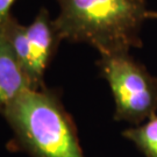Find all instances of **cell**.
<instances>
[{"mask_svg":"<svg viewBox=\"0 0 157 157\" xmlns=\"http://www.w3.org/2000/svg\"><path fill=\"white\" fill-rule=\"evenodd\" d=\"M54 23L62 41L86 43L100 56L130 54L142 47L141 32L155 11L147 0H56Z\"/></svg>","mask_w":157,"mask_h":157,"instance_id":"1","label":"cell"},{"mask_svg":"<svg viewBox=\"0 0 157 157\" xmlns=\"http://www.w3.org/2000/svg\"><path fill=\"white\" fill-rule=\"evenodd\" d=\"M1 114L30 157H85L72 118L52 90L25 91Z\"/></svg>","mask_w":157,"mask_h":157,"instance_id":"2","label":"cell"},{"mask_svg":"<svg viewBox=\"0 0 157 157\" xmlns=\"http://www.w3.org/2000/svg\"><path fill=\"white\" fill-rule=\"evenodd\" d=\"M112 92L114 119L132 126L146 122L157 113V77L130 54L100 56L97 62Z\"/></svg>","mask_w":157,"mask_h":157,"instance_id":"3","label":"cell"},{"mask_svg":"<svg viewBox=\"0 0 157 157\" xmlns=\"http://www.w3.org/2000/svg\"><path fill=\"white\" fill-rule=\"evenodd\" d=\"M30 48V75L29 80L33 90L44 86V73L62 41L49 12L42 8L33 22L26 26Z\"/></svg>","mask_w":157,"mask_h":157,"instance_id":"4","label":"cell"},{"mask_svg":"<svg viewBox=\"0 0 157 157\" xmlns=\"http://www.w3.org/2000/svg\"><path fill=\"white\" fill-rule=\"evenodd\" d=\"M27 90L30 83L0 27V113Z\"/></svg>","mask_w":157,"mask_h":157,"instance_id":"5","label":"cell"},{"mask_svg":"<svg viewBox=\"0 0 157 157\" xmlns=\"http://www.w3.org/2000/svg\"><path fill=\"white\" fill-rule=\"evenodd\" d=\"M8 40L11 48L17 57L20 67L26 73L29 80L30 75V48H29L28 36L26 33V26L17 21L11 13L5 17V20L0 25ZM30 83V80H29ZM32 86V85H30ZM33 90V89H32Z\"/></svg>","mask_w":157,"mask_h":157,"instance_id":"6","label":"cell"},{"mask_svg":"<svg viewBox=\"0 0 157 157\" xmlns=\"http://www.w3.org/2000/svg\"><path fill=\"white\" fill-rule=\"evenodd\" d=\"M122 135L146 157H157V115L139 126L124 129Z\"/></svg>","mask_w":157,"mask_h":157,"instance_id":"7","label":"cell"},{"mask_svg":"<svg viewBox=\"0 0 157 157\" xmlns=\"http://www.w3.org/2000/svg\"><path fill=\"white\" fill-rule=\"evenodd\" d=\"M14 1L15 0H0V25L5 20V17L11 13L10 8Z\"/></svg>","mask_w":157,"mask_h":157,"instance_id":"8","label":"cell"},{"mask_svg":"<svg viewBox=\"0 0 157 157\" xmlns=\"http://www.w3.org/2000/svg\"><path fill=\"white\" fill-rule=\"evenodd\" d=\"M154 19H157V12H155V15H154Z\"/></svg>","mask_w":157,"mask_h":157,"instance_id":"9","label":"cell"}]
</instances>
